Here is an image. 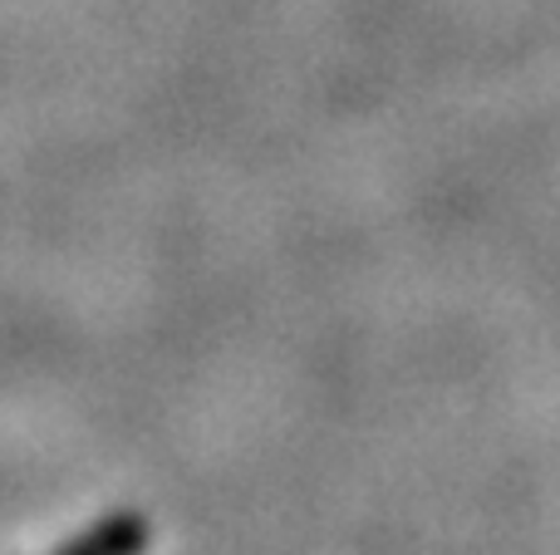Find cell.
Returning <instances> with one entry per match:
<instances>
[{
  "instance_id": "cell-1",
  "label": "cell",
  "mask_w": 560,
  "mask_h": 555,
  "mask_svg": "<svg viewBox=\"0 0 560 555\" xmlns=\"http://www.w3.org/2000/svg\"><path fill=\"white\" fill-rule=\"evenodd\" d=\"M143 551H148V521L124 511V517L98 521L89 536L69 541L59 555H143Z\"/></svg>"
}]
</instances>
